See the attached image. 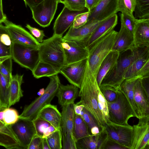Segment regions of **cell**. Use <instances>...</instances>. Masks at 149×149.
Segmentation results:
<instances>
[{
    "label": "cell",
    "mask_w": 149,
    "mask_h": 149,
    "mask_svg": "<svg viewBox=\"0 0 149 149\" xmlns=\"http://www.w3.org/2000/svg\"><path fill=\"white\" fill-rule=\"evenodd\" d=\"M79 89V101L94 118L101 131L104 128L105 122L98 106V94L100 90L96 76L92 72L87 60Z\"/></svg>",
    "instance_id": "cell-1"
},
{
    "label": "cell",
    "mask_w": 149,
    "mask_h": 149,
    "mask_svg": "<svg viewBox=\"0 0 149 149\" xmlns=\"http://www.w3.org/2000/svg\"><path fill=\"white\" fill-rule=\"evenodd\" d=\"M129 50L130 53L129 54L120 53L116 63L104 76L100 86H109L119 89L130 66L135 59L145 54L147 48L134 46Z\"/></svg>",
    "instance_id": "cell-2"
},
{
    "label": "cell",
    "mask_w": 149,
    "mask_h": 149,
    "mask_svg": "<svg viewBox=\"0 0 149 149\" xmlns=\"http://www.w3.org/2000/svg\"><path fill=\"white\" fill-rule=\"evenodd\" d=\"M63 41L62 36L54 34L51 37L44 40L38 48L40 61L61 69L65 65Z\"/></svg>",
    "instance_id": "cell-3"
},
{
    "label": "cell",
    "mask_w": 149,
    "mask_h": 149,
    "mask_svg": "<svg viewBox=\"0 0 149 149\" xmlns=\"http://www.w3.org/2000/svg\"><path fill=\"white\" fill-rule=\"evenodd\" d=\"M49 82L44 93L25 107L19 115V118L33 120L36 118L40 111L46 105L50 104L56 96L58 88L61 84L58 74L49 77Z\"/></svg>",
    "instance_id": "cell-4"
},
{
    "label": "cell",
    "mask_w": 149,
    "mask_h": 149,
    "mask_svg": "<svg viewBox=\"0 0 149 149\" xmlns=\"http://www.w3.org/2000/svg\"><path fill=\"white\" fill-rule=\"evenodd\" d=\"M117 32L113 30L94 43L89 48L87 61L94 74L97 75L101 63L112 51Z\"/></svg>",
    "instance_id": "cell-5"
},
{
    "label": "cell",
    "mask_w": 149,
    "mask_h": 149,
    "mask_svg": "<svg viewBox=\"0 0 149 149\" xmlns=\"http://www.w3.org/2000/svg\"><path fill=\"white\" fill-rule=\"evenodd\" d=\"M109 120L121 125L129 126L128 121L131 117H136L132 107L125 94L119 89L114 102H107Z\"/></svg>",
    "instance_id": "cell-6"
},
{
    "label": "cell",
    "mask_w": 149,
    "mask_h": 149,
    "mask_svg": "<svg viewBox=\"0 0 149 149\" xmlns=\"http://www.w3.org/2000/svg\"><path fill=\"white\" fill-rule=\"evenodd\" d=\"M38 48L13 43L12 59L22 67L32 71L40 60Z\"/></svg>",
    "instance_id": "cell-7"
},
{
    "label": "cell",
    "mask_w": 149,
    "mask_h": 149,
    "mask_svg": "<svg viewBox=\"0 0 149 149\" xmlns=\"http://www.w3.org/2000/svg\"><path fill=\"white\" fill-rule=\"evenodd\" d=\"M58 3V0H43L30 8L33 19L43 27L49 26L54 17Z\"/></svg>",
    "instance_id": "cell-8"
},
{
    "label": "cell",
    "mask_w": 149,
    "mask_h": 149,
    "mask_svg": "<svg viewBox=\"0 0 149 149\" xmlns=\"http://www.w3.org/2000/svg\"><path fill=\"white\" fill-rule=\"evenodd\" d=\"M62 45L65 54V65L76 62L88 58L89 50L85 40H63Z\"/></svg>",
    "instance_id": "cell-9"
},
{
    "label": "cell",
    "mask_w": 149,
    "mask_h": 149,
    "mask_svg": "<svg viewBox=\"0 0 149 149\" xmlns=\"http://www.w3.org/2000/svg\"><path fill=\"white\" fill-rule=\"evenodd\" d=\"M108 136L117 143L131 149L132 142V126L119 125L109 120L104 125Z\"/></svg>",
    "instance_id": "cell-10"
},
{
    "label": "cell",
    "mask_w": 149,
    "mask_h": 149,
    "mask_svg": "<svg viewBox=\"0 0 149 149\" xmlns=\"http://www.w3.org/2000/svg\"><path fill=\"white\" fill-rule=\"evenodd\" d=\"M19 143V148L27 149L36 132L33 120L19 118L15 123L10 125Z\"/></svg>",
    "instance_id": "cell-11"
},
{
    "label": "cell",
    "mask_w": 149,
    "mask_h": 149,
    "mask_svg": "<svg viewBox=\"0 0 149 149\" xmlns=\"http://www.w3.org/2000/svg\"><path fill=\"white\" fill-rule=\"evenodd\" d=\"M131 149H149V116L139 119L138 124L132 126Z\"/></svg>",
    "instance_id": "cell-12"
},
{
    "label": "cell",
    "mask_w": 149,
    "mask_h": 149,
    "mask_svg": "<svg viewBox=\"0 0 149 149\" xmlns=\"http://www.w3.org/2000/svg\"><path fill=\"white\" fill-rule=\"evenodd\" d=\"M13 43L38 47L40 43L31 34L20 25H16L6 19L3 22Z\"/></svg>",
    "instance_id": "cell-13"
},
{
    "label": "cell",
    "mask_w": 149,
    "mask_h": 149,
    "mask_svg": "<svg viewBox=\"0 0 149 149\" xmlns=\"http://www.w3.org/2000/svg\"><path fill=\"white\" fill-rule=\"evenodd\" d=\"M118 0H99L97 5L89 11L87 22L103 20L116 14L118 12Z\"/></svg>",
    "instance_id": "cell-14"
},
{
    "label": "cell",
    "mask_w": 149,
    "mask_h": 149,
    "mask_svg": "<svg viewBox=\"0 0 149 149\" xmlns=\"http://www.w3.org/2000/svg\"><path fill=\"white\" fill-rule=\"evenodd\" d=\"M87 58L65 65L61 68L60 73L62 74L71 84L79 88Z\"/></svg>",
    "instance_id": "cell-15"
},
{
    "label": "cell",
    "mask_w": 149,
    "mask_h": 149,
    "mask_svg": "<svg viewBox=\"0 0 149 149\" xmlns=\"http://www.w3.org/2000/svg\"><path fill=\"white\" fill-rule=\"evenodd\" d=\"M88 11L86 8L81 11L71 10L64 6L54 22V34L62 36L72 24L75 17L77 15Z\"/></svg>",
    "instance_id": "cell-16"
},
{
    "label": "cell",
    "mask_w": 149,
    "mask_h": 149,
    "mask_svg": "<svg viewBox=\"0 0 149 149\" xmlns=\"http://www.w3.org/2000/svg\"><path fill=\"white\" fill-rule=\"evenodd\" d=\"M105 20H93L77 29L74 28L71 25L68 32L63 37V39L83 40L86 41V42L91 34Z\"/></svg>",
    "instance_id": "cell-17"
},
{
    "label": "cell",
    "mask_w": 149,
    "mask_h": 149,
    "mask_svg": "<svg viewBox=\"0 0 149 149\" xmlns=\"http://www.w3.org/2000/svg\"><path fill=\"white\" fill-rule=\"evenodd\" d=\"M133 36L135 47H149V19H138Z\"/></svg>",
    "instance_id": "cell-18"
},
{
    "label": "cell",
    "mask_w": 149,
    "mask_h": 149,
    "mask_svg": "<svg viewBox=\"0 0 149 149\" xmlns=\"http://www.w3.org/2000/svg\"><path fill=\"white\" fill-rule=\"evenodd\" d=\"M118 18L116 14H115L105 19L96 28L86 41L89 49L99 40L113 30L117 24Z\"/></svg>",
    "instance_id": "cell-19"
},
{
    "label": "cell",
    "mask_w": 149,
    "mask_h": 149,
    "mask_svg": "<svg viewBox=\"0 0 149 149\" xmlns=\"http://www.w3.org/2000/svg\"><path fill=\"white\" fill-rule=\"evenodd\" d=\"M134 47L133 34L121 23L120 30L115 36L112 51L121 53L130 50Z\"/></svg>",
    "instance_id": "cell-20"
},
{
    "label": "cell",
    "mask_w": 149,
    "mask_h": 149,
    "mask_svg": "<svg viewBox=\"0 0 149 149\" xmlns=\"http://www.w3.org/2000/svg\"><path fill=\"white\" fill-rule=\"evenodd\" d=\"M74 104V102L62 106L61 127L63 139H74L72 129Z\"/></svg>",
    "instance_id": "cell-21"
},
{
    "label": "cell",
    "mask_w": 149,
    "mask_h": 149,
    "mask_svg": "<svg viewBox=\"0 0 149 149\" xmlns=\"http://www.w3.org/2000/svg\"><path fill=\"white\" fill-rule=\"evenodd\" d=\"M134 93V102L140 118L149 116V98L143 88L141 78L138 79L135 84Z\"/></svg>",
    "instance_id": "cell-22"
},
{
    "label": "cell",
    "mask_w": 149,
    "mask_h": 149,
    "mask_svg": "<svg viewBox=\"0 0 149 149\" xmlns=\"http://www.w3.org/2000/svg\"><path fill=\"white\" fill-rule=\"evenodd\" d=\"M107 137L104 127L98 134L86 136L77 141V149H101Z\"/></svg>",
    "instance_id": "cell-23"
},
{
    "label": "cell",
    "mask_w": 149,
    "mask_h": 149,
    "mask_svg": "<svg viewBox=\"0 0 149 149\" xmlns=\"http://www.w3.org/2000/svg\"><path fill=\"white\" fill-rule=\"evenodd\" d=\"M37 118L48 122L57 130L61 129V114L56 106L51 104L46 105L40 111Z\"/></svg>",
    "instance_id": "cell-24"
},
{
    "label": "cell",
    "mask_w": 149,
    "mask_h": 149,
    "mask_svg": "<svg viewBox=\"0 0 149 149\" xmlns=\"http://www.w3.org/2000/svg\"><path fill=\"white\" fill-rule=\"evenodd\" d=\"M79 88L72 84L64 85L61 84L56 94L58 103L62 106L74 103L79 96Z\"/></svg>",
    "instance_id": "cell-25"
},
{
    "label": "cell",
    "mask_w": 149,
    "mask_h": 149,
    "mask_svg": "<svg viewBox=\"0 0 149 149\" xmlns=\"http://www.w3.org/2000/svg\"><path fill=\"white\" fill-rule=\"evenodd\" d=\"M0 146L7 149L19 148V143L10 125L0 121Z\"/></svg>",
    "instance_id": "cell-26"
},
{
    "label": "cell",
    "mask_w": 149,
    "mask_h": 149,
    "mask_svg": "<svg viewBox=\"0 0 149 149\" xmlns=\"http://www.w3.org/2000/svg\"><path fill=\"white\" fill-rule=\"evenodd\" d=\"M139 78H140L133 77L125 79L120 84L119 89L125 94L133 110L136 117L139 119L140 116L134 101V90L135 84Z\"/></svg>",
    "instance_id": "cell-27"
},
{
    "label": "cell",
    "mask_w": 149,
    "mask_h": 149,
    "mask_svg": "<svg viewBox=\"0 0 149 149\" xmlns=\"http://www.w3.org/2000/svg\"><path fill=\"white\" fill-rule=\"evenodd\" d=\"M120 54L118 52L111 51L101 63L96 76L99 86L106 74L116 63Z\"/></svg>",
    "instance_id": "cell-28"
},
{
    "label": "cell",
    "mask_w": 149,
    "mask_h": 149,
    "mask_svg": "<svg viewBox=\"0 0 149 149\" xmlns=\"http://www.w3.org/2000/svg\"><path fill=\"white\" fill-rule=\"evenodd\" d=\"M23 75H12L10 82V94L8 107L18 102L23 96L21 85Z\"/></svg>",
    "instance_id": "cell-29"
},
{
    "label": "cell",
    "mask_w": 149,
    "mask_h": 149,
    "mask_svg": "<svg viewBox=\"0 0 149 149\" xmlns=\"http://www.w3.org/2000/svg\"><path fill=\"white\" fill-rule=\"evenodd\" d=\"M12 44L6 26L0 24V61L12 57Z\"/></svg>",
    "instance_id": "cell-30"
},
{
    "label": "cell",
    "mask_w": 149,
    "mask_h": 149,
    "mask_svg": "<svg viewBox=\"0 0 149 149\" xmlns=\"http://www.w3.org/2000/svg\"><path fill=\"white\" fill-rule=\"evenodd\" d=\"M60 69L39 60L32 72L35 78L39 79L45 77H49L58 74L60 73Z\"/></svg>",
    "instance_id": "cell-31"
},
{
    "label": "cell",
    "mask_w": 149,
    "mask_h": 149,
    "mask_svg": "<svg viewBox=\"0 0 149 149\" xmlns=\"http://www.w3.org/2000/svg\"><path fill=\"white\" fill-rule=\"evenodd\" d=\"M72 134L76 142L79 139L90 136L87 125L81 116L74 114Z\"/></svg>",
    "instance_id": "cell-32"
},
{
    "label": "cell",
    "mask_w": 149,
    "mask_h": 149,
    "mask_svg": "<svg viewBox=\"0 0 149 149\" xmlns=\"http://www.w3.org/2000/svg\"><path fill=\"white\" fill-rule=\"evenodd\" d=\"M36 132L38 136L47 138L57 130L49 122L39 118L33 120Z\"/></svg>",
    "instance_id": "cell-33"
},
{
    "label": "cell",
    "mask_w": 149,
    "mask_h": 149,
    "mask_svg": "<svg viewBox=\"0 0 149 149\" xmlns=\"http://www.w3.org/2000/svg\"><path fill=\"white\" fill-rule=\"evenodd\" d=\"M10 83L0 72V110L9 108Z\"/></svg>",
    "instance_id": "cell-34"
},
{
    "label": "cell",
    "mask_w": 149,
    "mask_h": 149,
    "mask_svg": "<svg viewBox=\"0 0 149 149\" xmlns=\"http://www.w3.org/2000/svg\"><path fill=\"white\" fill-rule=\"evenodd\" d=\"M148 61L149 52L135 59L128 68L125 76V79L134 77Z\"/></svg>",
    "instance_id": "cell-35"
},
{
    "label": "cell",
    "mask_w": 149,
    "mask_h": 149,
    "mask_svg": "<svg viewBox=\"0 0 149 149\" xmlns=\"http://www.w3.org/2000/svg\"><path fill=\"white\" fill-rule=\"evenodd\" d=\"M80 115L87 125L90 135L96 134L101 131L95 120L84 107Z\"/></svg>",
    "instance_id": "cell-36"
},
{
    "label": "cell",
    "mask_w": 149,
    "mask_h": 149,
    "mask_svg": "<svg viewBox=\"0 0 149 149\" xmlns=\"http://www.w3.org/2000/svg\"><path fill=\"white\" fill-rule=\"evenodd\" d=\"M134 17L139 19H149V0H135Z\"/></svg>",
    "instance_id": "cell-37"
},
{
    "label": "cell",
    "mask_w": 149,
    "mask_h": 149,
    "mask_svg": "<svg viewBox=\"0 0 149 149\" xmlns=\"http://www.w3.org/2000/svg\"><path fill=\"white\" fill-rule=\"evenodd\" d=\"M50 149H62V129L57 130L47 138Z\"/></svg>",
    "instance_id": "cell-38"
},
{
    "label": "cell",
    "mask_w": 149,
    "mask_h": 149,
    "mask_svg": "<svg viewBox=\"0 0 149 149\" xmlns=\"http://www.w3.org/2000/svg\"><path fill=\"white\" fill-rule=\"evenodd\" d=\"M136 6L135 0H118V11L134 17L133 12Z\"/></svg>",
    "instance_id": "cell-39"
},
{
    "label": "cell",
    "mask_w": 149,
    "mask_h": 149,
    "mask_svg": "<svg viewBox=\"0 0 149 149\" xmlns=\"http://www.w3.org/2000/svg\"><path fill=\"white\" fill-rule=\"evenodd\" d=\"M99 88L107 102H112L116 100L119 89L107 86H100Z\"/></svg>",
    "instance_id": "cell-40"
},
{
    "label": "cell",
    "mask_w": 149,
    "mask_h": 149,
    "mask_svg": "<svg viewBox=\"0 0 149 149\" xmlns=\"http://www.w3.org/2000/svg\"><path fill=\"white\" fill-rule=\"evenodd\" d=\"M12 57L0 61V72L10 83L12 77Z\"/></svg>",
    "instance_id": "cell-41"
},
{
    "label": "cell",
    "mask_w": 149,
    "mask_h": 149,
    "mask_svg": "<svg viewBox=\"0 0 149 149\" xmlns=\"http://www.w3.org/2000/svg\"><path fill=\"white\" fill-rule=\"evenodd\" d=\"M19 119V115L15 109L9 107L3 110V120L5 124L11 125L15 123Z\"/></svg>",
    "instance_id": "cell-42"
},
{
    "label": "cell",
    "mask_w": 149,
    "mask_h": 149,
    "mask_svg": "<svg viewBox=\"0 0 149 149\" xmlns=\"http://www.w3.org/2000/svg\"><path fill=\"white\" fill-rule=\"evenodd\" d=\"M63 4L69 9L74 11H81L86 8L85 0H65Z\"/></svg>",
    "instance_id": "cell-43"
},
{
    "label": "cell",
    "mask_w": 149,
    "mask_h": 149,
    "mask_svg": "<svg viewBox=\"0 0 149 149\" xmlns=\"http://www.w3.org/2000/svg\"><path fill=\"white\" fill-rule=\"evenodd\" d=\"M121 23H123L127 30L133 34L135 26L138 19L134 17H132L124 13H121L120 15Z\"/></svg>",
    "instance_id": "cell-44"
},
{
    "label": "cell",
    "mask_w": 149,
    "mask_h": 149,
    "mask_svg": "<svg viewBox=\"0 0 149 149\" xmlns=\"http://www.w3.org/2000/svg\"><path fill=\"white\" fill-rule=\"evenodd\" d=\"M98 106L105 122L109 120L107 102L100 90L98 94Z\"/></svg>",
    "instance_id": "cell-45"
},
{
    "label": "cell",
    "mask_w": 149,
    "mask_h": 149,
    "mask_svg": "<svg viewBox=\"0 0 149 149\" xmlns=\"http://www.w3.org/2000/svg\"><path fill=\"white\" fill-rule=\"evenodd\" d=\"M89 15L88 11L77 15L72 25L73 27L77 29L84 25L87 22Z\"/></svg>",
    "instance_id": "cell-46"
},
{
    "label": "cell",
    "mask_w": 149,
    "mask_h": 149,
    "mask_svg": "<svg viewBox=\"0 0 149 149\" xmlns=\"http://www.w3.org/2000/svg\"><path fill=\"white\" fill-rule=\"evenodd\" d=\"M26 27L39 42L41 43L43 42V39L45 36L43 31L33 27L28 24H26Z\"/></svg>",
    "instance_id": "cell-47"
},
{
    "label": "cell",
    "mask_w": 149,
    "mask_h": 149,
    "mask_svg": "<svg viewBox=\"0 0 149 149\" xmlns=\"http://www.w3.org/2000/svg\"><path fill=\"white\" fill-rule=\"evenodd\" d=\"M128 148L117 143L108 136L103 143L101 149H127Z\"/></svg>",
    "instance_id": "cell-48"
},
{
    "label": "cell",
    "mask_w": 149,
    "mask_h": 149,
    "mask_svg": "<svg viewBox=\"0 0 149 149\" xmlns=\"http://www.w3.org/2000/svg\"><path fill=\"white\" fill-rule=\"evenodd\" d=\"M42 138L36 135L32 139L27 149H43Z\"/></svg>",
    "instance_id": "cell-49"
},
{
    "label": "cell",
    "mask_w": 149,
    "mask_h": 149,
    "mask_svg": "<svg viewBox=\"0 0 149 149\" xmlns=\"http://www.w3.org/2000/svg\"><path fill=\"white\" fill-rule=\"evenodd\" d=\"M134 77H137L140 78L149 77V61L144 65Z\"/></svg>",
    "instance_id": "cell-50"
},
{
    "label": "cell",
    "mask_w": 149,
    "mask_h": 149,
    "mask_svg": "<svg viewBox=\"0 0 149 149\" xmlns=\"http://www.w3.org/2000/svg\"><path fill=\"white\" fill-rule=\"evenodd\" d=\"M141 81L143 88L149 98V77L141 78Z\"/></svg>",
    "instance_id": "cell-51"
},
{
    "label": "cell",
    "mask_w": 149,
    "mask_h": 149,
    "mask_svg": "<svg viewBox=\"0 0 149 149\" xmlns=\"http://www.w3.org/2000/svg\"><path fill=\"white\" fill-rule=\"evenodd\" d=\"M99 1V0H85V7L89 11L97 5Z\"/></svg>",
    "instance_id": "cell-52"
},
{
    "label": "cell",
    "mask_w": 149,
    "mask_h": 149,
    "mask_svg": "<svg viewBox=\"0 0 149 149\" xmlns=\"http://www.w3.org/2000/svg\"><path fill=\"white\" fill-rule=\"evenodd\" d=\"M26 7L30 8L37 5L43 0H23Z\"/></svg>",
    "instance_id": "cell-53"
},
{
    "label": "cell",
    "mask_w": 149,
    "mask_h": 149,
    "mask_svg": "<svg viewBox=\"0 0 149 149\" xmlns=\"http://www.w3.org/2000/svg\"><path fill=\"white\" fill-rule=\"evenodd\" d=\"M84 107V106L80 101L75 104L74 111L75 113L80 115Z\"/></svg>",
    "instance_id": "cell-54"
},
{
    "label": "cell",
    "mask_w": 149,
    "mask_h": 149,
    "mask_svg": "<svg viewBox=\"0 0 149 149\" xmlns=\"http://www.w3.org/2000/svg\"><path fill=\"white\" fill-rule=\"evenodd\" d=\"M6 19V17L3 12V9L0 6V24L3 23Z\"/></svg>",
    "instance_id": "cell-55"
},
{
    "label": "cell",
    "mask_w": 149,
    "mask_h": 149,
    "mask_svg": "<svg viewBox=\"0 0 149 149\" xmlns=\"http://www.w3.org/2000/svg\"><path fill=\"white\" fill-rule=\"evenodd\" d=\"M42 149H50L46 138H42Z\"/></svg>",
    "instance_id": "cell-56"
},
{
    "label": "cell",
    "mask_w": 149,
    "mask_h": 149,
    "mask_svg": "<svg viewBox=\"0 0 149 149\" xmlns=\"http://www.w3.org/2000/svg\"><path fill=\"white\" fill-rule=\"evenodd\" d=\"M3 110H0V121L4 123L3 120Z\"/></svg>",
    "instance_id": "cell-57"
},
{
    "label": "cell",
    "mask_w": 149,
    "mask_h": 149,
    "mask_svg": "<svg viewBox=\"0 0 149 149\" xmlns=\"http://www.w3.org/2000/svg\"><path fill=\"white\" fill-rule=\"evenodd\" d=\"M45 90L43 88H42L40 90L38 94L40 96L42 95L44 92Z\"/></svg>",
    "instance_id": "cell-58"
},
{
    "label": "cell",
    "mask_w": 149,
    "mask_h": 149,
    "mask_svg": "<svg viewBox=\"0 0 149 149\" xmlns=\"http://www.w3.org/2000/svg\"><path fill=\"white\" fill-rule=\"evenodd\" d=\"M59 3H60L63 4L65 0H58Z\"/></svg>",
    "instance_id": "cell-59"
},
{
    "label": "cell",
    "mask_w": 149,
    "mask_h": 149,
    "mask_svg": "<svg viewBox=\"0 0 149 149\" xmlns=\"http://www.w3.org/2000/svg\"><path fill=\"white\" fill-rule=\"evenodd\" d=\"M0 6L3 9L2 0H0Z\"/></svg>",
    "instance_id": "cell-60"
}]
</instances>
